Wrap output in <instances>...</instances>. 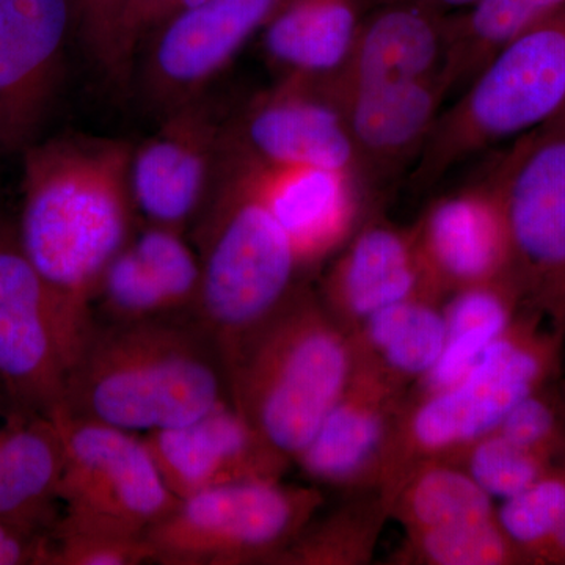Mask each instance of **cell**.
<instances>
[{
    "instance_id": "6",
    "label": "cell",
    "mask_w": 565,
    "mask_h": 565,
    "mask_svg": "<svg viewBox=\"0 0 565 565\" xmlns=\"http://www.w3.org/2000/svg\"><path fill=\"white\" fill-rule=\"evenodd\" d=\"M544 370L542 352L511 327L456 384L438 392L408 393L379 486L385 503L415 465L446 459L494 433L509 412L537 390Z\"/></svg>"
},
{
    "instance_id": "39",
    "label": "cell",
    "mask_w": 565,
    "mask_h": 565,
    "mask_svg": "<svg viewBox=\"0 0 565 565\" xmlns=\"http://www.w3.org/2000/svg\"><path fill=\"white\" fill-rule=\"evenodd\" d=\"M537 131L550 134V136H565V104L563 109L557 111L552 120L546 121L545 125L537 128Z\"/></svg>"
},
{
    "instance_id": "29",
    "label": "cell",
    "mask_w": 565,
    "mask_h": 565,
    "mask_svg": "<svg viewBox=\"0 0 565 565\" xmlns=\"http://www.w3.org/2000/svg\"><path fill=\"white\" fill-rule=\"evenodd\" d=\"M563 7L565 0H479L451 14L449 50L440 73L448 96L473 79L516 33Z\"/></svg>"
},
{
    "instance_id": "13",
    "label": "cell",
    "mask_w": 565,
    "mask_h": 565,
    "mask_svg": "<svg viewBox=\"0 0 565 565\" xmlns=\"http://www.w3.org/2000/svg\"><path fill=\"white\" fill-rule=\"evenodd\" d=\"M285 0H202L178 11L137 58L141 95L159 117L211 90ZM134 77V76H132Z\"/></svg>"
},
{
    "instance_id": "7",
    "label": "cell",
    "mask_w": 565,
    "mask_h": 565,
    "mask_svg": "<svg viewBox=\"0 0 565 565\" xmlns=\"http://www.w3.org/2000/svg\"><path fill=\"white\" fill-rule=\"evenodd\" d=\"M326 504L321 487L244 482L192 494L147 531L152 563L274 564Z\"/></svg>"
},
{
    "instance_id": "1",
    "label": "cell",
    "mask_w": 565,
    "mask_h": 565,
    "mask_svg": "<svg viewBox=\"0 0 565 565\" xmlns=\"http://www.w3.org/2000/svg\"><path fill=\"white\" fill-rule=\"evenodd\" d=\"M134 145L115 137H43L22 152L18 239L54 294L79 352L95 327L104 270L131 241Z\"/></svg>"
},
{
    "instance_id": "37",
    "label": "cell",
    "mask_w": 565,
    "mask_h": 565,
    "mask_svg": "<svg viewBox=\"0 0 565 565\" xmlns=\"http://www.w3.org/2000/svg\"><path fill=\"white\" fill-rule=\"evenodd\" d=\"M370 2L371 7L388 2H414L419 3V6L430 7V9L444 11V13H449L451 10L471 9L479 0H370Z\"/></svg>"
},
{
    "instance_id": "25",
    "label": "cell",
    "mask_w": 565,
    "mask_h": 565,
    "mask_svg": "<svg viewBox=\"0 0 565 565\" xmlns=\"http://www.w3.org/2000/svg\"><path fill=\"white\" fill-rule=\"evenodd\" d=\"M353 367L411 393L444 352V302L412 297L371 316L351 334Z\"/></svg>"
},
{
    "instance_id": "23",
    "label": "cell",
    "mask_w": 565,
    "mask_h": 565,
    "mask_svg": "<svg viewBox=\"0 0 565 565\" xmlns=\"http://www.w3.org/2000/svg\"><path fill=\"white\" fill-rule=\"evenodd\" d=\"M62 475L57 419L7 408L0 415V520L46 537L63 512Z\"/></svg>"
},
{
    "instance_id": "41",
    "label": "cell",
    "mask_w": 565,
    "mask_h": 565,
    "mask_svg": "<svg viewBox=\"0 0 565 565\" xmlns=\"http://www.w3.org/2000/svg\"><path fill=\"white\" fill-rule=\"evenodd\" d=\"M202 2V0H181L180 10L191 9V7L196 6V3ZM177 11V13H178ZM173 18V17H172Z\"/></svg>"
},
{
    "instance_id": "36",
    "label": "cell",
    "mask_w": 565,
    "mask_h": 565,
    "mask_svg": "<svg viewBox=\"0 0 565 565\" xmlns=\"http://www.w3.org/2000/svg\"><path fill=\"white\" fill-rule=\"evenodd\" d=\"M44 535L0 520V565L43 564Z\"/></svg>"
},
{
    "instance_id": "4",
    "label": "cell",
    "mask_w": 565,
    "mask_h": 565,
    "mask_svg": "<svg viewBox=\"0 0 565 565\" xmlns=\"http://www.w3.org/2000/svg\"><path fill=\"white\" fill-rule=\"evenodd\" d=\"M193 223L202 264L193 318L223 359L291 297L303 274L248 163L225 141L210 195Z\"/></svg>"
},
{
    "instance_id": "14",
    "label": "cell",
    "mask_w": 565,
    "mask_h": 565,
    "mask_svg": "<svg viewBox=\"0 0 565 565\" xmlns=\"http://www.w3.org/2000/svg\"><path fill=\"white\" fill-rule=\"evenodd\" d=\"M225 145L264 166L337 170L359 180L343 114L308 82L278 79L233 107Z\"/></svg>"
},
{
    "instance_id": "24",
    "label": "cell",
    "mask_w": 565,
    "mask_h": 565,
    "mask_svg": "<svg viewBox=\"0 0 565 565\" xmlns=\"http://www.w3.org/2000/svg\"><path fill=\"white\" fill-rule=\"evenodd\" d=\"M370 0H285L262 33L278 79L321 84L348 61Z\"/></svg>"
},
{
    "instance_id": "38",
    "label": "cell",
    "mask_w": 565,
    "mask_h": 565,
    "mask_svg": "<svg viewBox=\"0 0 565 565\" xmlns=\"http://www.w3.org/2000/svg\"><path fill=\"white\" fill-rule=\"evenodd\" d=\"M541 555L565 557V514L561 516L555 530H553L552 535H550L548 541H546L544 548L541 550Z\"/></svg>"
},
{
    "instance_id": "3",
    "label": "cell",
    "mask_w": 565,
    "mask_h": 565,
    "mask_svg": "<svg viewBox=\"0 0 565 565\" xmlns=\"http://www.w3.org/2000/svg\"><path fill=\"white\" fill-rule=\"evenodd\" d=\"M223 363L234 407L294 463L351 382V337L302 281Z\"/></svg>"
},
{
    "instance_id": "35",
    "label": "cell",
    "mask_w": 565,
    "mask_h": 565,
    "mask_svg": "<svg viewBox=\"0 0 565 565\" xmlns=\"http://www.w3.org/2000/svg\"><path fill=\"white\" fill-rule=\"evenodd\" d=\"M497 430L546 460L557 434L555 408L533 392L509 412Z\"/></svg>"
},
{
    "instance_id": "5",
    "label": "cell",
    "mask_w": 565,
    "mask_h": 565,
    "mask_svg": "<svg viewBox=\"0 0 565 565\" xmlns=\"http://www.w3.org/2000/svg\"><path fill=\"white\" fill-rule=\"evenodd\" d=\"M564 104L565 7L516 33L440 111L412 170V188L429 191L471 156L541 128Z\"/></svg>"
},
{
    "instance_id": "19",
    "label": "cell",
    "mask_w": 565,
    "mask_h": 565,
    "mask_svg": "<svg viewBox=\"0 0 565 565\" xmlns=\"http://www.w3.org/2000/svg\"><path fill=\"white\" fill-rule=\"evenodd\" d=\"M451 13L414 2H388L367 11L344 65L313 84L334 106L359 93L437 76L451 35Z\"/></svg>"
},
{
    "instance_id": "22",
    "label": "cell",
    "mask_w": 565,
    "mask_h": 565,
    "mask_svg": "<svg viewBox=\"0 0 565 565\" xmlns=\"http://www.w3.org/2000/svg\"><path fill=\"white\" fill-rule=\"evenodd\" d=\"M412 228L441 300L468 286L509 277L508 232L490 180L435 200Z\"/></svg>"
},
{
    "instance_id": "10",
    "label": "cell",
    "mask_w": 565,
    "mask_h": 565,
    "mask_svg": "<svg viewBox=\"0 0 565 565\" xmlns=\"http://www.w3.org/2000/svg\"><path fill=\"white\" fill-rule=\"evenodd\" d=\"M509 241V277L520 294L565 296V136L520 137L492 177Z\"/></svg>"
},
{
    "instance_id": "30",
    "label": "cell",
    "mask_w": 565,
    "mask_h": 565,
    "mask_svg": "<svg viewBox=\"0 0 565 565\" xmlns=\"http://www.w3.org/2000/svg\"><path fill=\"white\" fill-rule=\"evenodd\" d=\"M519 552L509 542L497 516L435 530L405 533L393 564L403 565H505Z\"/></svg>"
},
{
    "instance_id": "21",
    "label": "cell",
    "mask_w": 565,
    "mask_h": 565,
    "mask_svg": "<svg viewBox=\"0 0 565 565\" xmlns=\"http://www.w3.org/2000/svg\"><path fill=\"white\" fill-rule=\"evenodd\" d=\"M448 93L440 74L427 79L386 85L337 104L343 114L356 177L367 200L414 167L429 139Z\"/></svg>"
},
{
    "instance_id": "26",
    "label": "cell",
    "mask_w": 565,
    "mask_h": 565,
    "mask_svg": "<svg viewBox=\"0 0 565 565\" xmlns=\"http://www.w3.org/2000/svg\"><path fill=\"white\" fill-rule=\"evenodd\" d=\"M519 289L511 277L468 286L444 300L446 341L430 373L411 390L430 393L456 384L482 353L512 327V307Z\"/></svg>"
},
{
    "instance_id": "15",
    "label": "cell",
    "mask_w": 565,
    "mask_h": 565,
    "mask_svg": "<svg viewBox=\"0 0 565 565\" xmlns=\"http://www.w3.org/2000/svg\"><path fill=\"white\" fill-rule=\"evenodd\" d=\"M141 438L178 500L217 487L282 481L292 465L230 399L191 423Z\"/></svg>"
},
{
    "instance_id": "33",
    "label": "cell",
    "mask_w": 565,
    "mask_h": 565,
    "mask_svg": "<svg viewBox=\"0 0 565 565\" xmlns=\"http://www.w3.org/2000/svg\"><path fill=\"white\" fill-rule=\"evenodd\" d=\"M565 514V479L545 475L504 500L497 509V522L516 552L541 553Z\"/></svg>"
},
{
    "instance_id": "40",
    "label": "cell",
    "mask_w": 565,
    "mask_h": 565,
    "mask_svg": "<svg viewBox=\"0 0 565 565\" xmlns=\"http://www.w3.org/2000/svg\"><path fill=\"white\" fill-rule=\"evenodd\" d=\"M11 405L13 404L10 403L9 396H7V393L3 392L2 386H0V415H2L7 408H10Z\"/></svg>"
},
{
    "instance_id": "31",
    "label": "cell",
    "mask_w": 565,
    "mask_h": 565,
    "mask_svg": "<svg viewBox=\"0 0 565 565\" xmlns=\"http://www.w3.org/2000/svg\"><path fill=\"white\" fill-rule=\"evenodd\" d=\"M152 563L147 534L62 515L44 542V565H140Z\"/></svg>"
},
{
    "instance_id": "18",
    "label": "cell",
    "mask_w": 565,
    "mask_h": 565,
    "mask_svg": "<svg viewBox=\"0 0 565 565\" xmlns=\"http://www.w3.org/2000/svg\"><path fill=\"white\" fill-rule=\"evenodd\" d=\"M202 264L184 232L141 223L104 270L93 299L95 322L128 323L193 316Z\"/></svg>"
},
{
    "instance_id": "20",
    "label": "cell",
    "mask_w": 565,
    "mask_h": 565,
    "mask_svg": "<svg viewBox=\"0 0 565 565\" xmlns=\"http://www.w3.org/2000/svg\"><path fill=\"white\" fill-rule=\"evenodd\" d=\"M243 158L256 189L288 236L303 275L333 258L371 211L364 210L366 195L351 173L264 166Z\"/></svg>"
},
{
    "instance_id": "12",
    "label": "cell",
    "mask_w": 565,
    "mask_h": 565,
    "mask_svg": "<svg viewBox=\"0 0 565 565\" xmlns=\"http://www.w3.org/2000/svg\"><path fill=\"white\" fill-rule=\"evenodd\" d=\"M230 111L207 90L161 115L134 145L131 191L141 221L185 232L202 212L221 163Z\"/></svg>"
},
{
    "instance_id": "16",
    "label": "cell",
    "mask_w": 565,
    "mask_h": 565,
    "mask_svg": "<svg viewBox=\"0 0 565 565\" xmlns=\"http://www.w3.org/2000/svg\"><path fill=\"white\" fill-rule=\"evenodd\" d=\"M316 291L349 334L390 305L412 297L441 300L424 267L414 228L386 221L377 207L333 256Z\"/></svg>"
},
{
    "instance_id": "8",
    "label": "cell",
    "mask_w": 565,
    "mask_h": 565,
    "mask_svg": "<svg viewBox=\"0 0 565 565\" xmlns=\"http://www.w3.org/2000/svg\"><path fill=\"white\" fill-rule=\"evenodd\" d=\"M54 418L63 440L62 515L147 534L180 503L141 435L65 411Z\"/></svg>"
},
{
    "instance_id": "2",
    "label": "cell",
    "mask_w": 565,
    "mask_h": 565,
    "mask_svg": "<svg viewBox=\"0 0 565 565\" xmlns=\"http://www.w3.org/2000/svg\"><path fill=\"white\" fill-rule=\"evenodd\" d=\"M230 399L222 352L193 316L95 322L70 371L62 411L143 435Z\"/></svg>"
},
{
    "instance_id": "28",
    "label": "cell",
    "mask_w": 565,
    "mask_h": 565,
    "mask_svg": "<svg viewBox=\"0 0 565 565\" xmlns=\"http://www.w3.org/2000/svg\"><path fill=\"white\" fill-rule=\"evenodd\" d=\"M388 520L379 490L349 493L333 511L316 515L273 565L370 564Z\"/></svg>"
},
{
    "instance_id": "9",
    "label": "cell",
    "mask_w": 565,
    "mask_h": 565,
    "mask_svg": "<svg viewBox=\"0 0 565 565\" xmlns=\"http://www.w3.org/2000/svg\"><path fill=\"white\" fill-rule=\"evenodd\" d=\"M79 344L29 262L17 225L0 221V386L13 407L54 416Z\"/></svg>"
},
{
    "instance_id": "17",
    "label": "cell",
    "mask_w": 565,
    "mask_h": 565,
    "mask_svg": "<svg viewBox=\"0 0 565 565\" xmlns=\"http://www.w3.org/2000/svg\"><path fill=\"white\" fill-rule=\"evenodd\" d=\"M407 394L353 367L343 396L294 463L318 487L345 494L379 490L386 449Z\"/></svg>"
},
{
    "instance_id": "32",
    "label": "cell",
    "mask_w": 565,
    "mask_h": 565,
    "mask_svg": "<svg viewBox=\"0 0 565 565\" xmlns=\"http://www.w3.org/2000/svg\"><path fill=\"white\" fill-rule=\"evenodd\" d=\"M441 460L462 468L490 497L501 500L523 492L546 475L545 459L498 430Z\"/></svg>"
},
{
    "instance_id": "11",
    "label": "cell",
    "mask_w": 565,
    "mask_h": 565,
    "mask_svg": "<svg viewBox=\"0 0 565 565\" xmlns=\"http://www.w3.org/2000/svg\"><path fill=\"white\" fill-rule=\"evenodd\" d=\"M76 35L74 0H0V151L46 137Z\"/></svg>"
},
{
    "instance_id": "34",
    "label": "cell",
    "mask_w": 565,
    "mask_h": 565,
    "mask_svg": "<svg viewBox=\"0 0 565 565\" xmlns=\"http://www.w3.org/2000/svg\"><path fill=\"white\" fill-rule=\"evenodd\" d=\"M129 0H74L76 36L88 58L111 82L118 77V33Z\"/></svg>"
},
{
    "instance_id": "27",
    "label": "cell",
    "mask_w": 565,
    "mask_h": 565,
    "mask_svg": "<svg viewBox=\"0 0 565 565\" xmlns=\"http://www.w3.org/2000/svg\"><path fill=\"white\" fill-rule=\"evenodd\" d=\"M390 519L405 533L435 530L497 516L493 498L448 460L415 465L386 498Z\"/></svg>"
}]
</instances>
